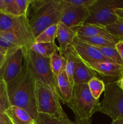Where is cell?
I'll return each instance as SVG.
<instances>
[{
    "mask_svg": "<svg viewBox=\"0 0 123 124\" xmlns=\"http://www.w3.org/2000/svg\"><path fill=\"white\" fill-rule=\"evenodd\" d=\"M7 87L10 105L24 109L35 119L38 114L35 79L25 64L20 75L15 79L7 84Z\"/></svg>",
    "mask_w": 123,
    "mask_h": 124,
    "instance_id": "6da1fadb",
    "label": "cell"
},
{
    "mask_svg": "<svg viewBox=\"0 0 123 124\" xmlns=\"http://www.w3.org/2000/svg\"><path fill=\"white\" fill-rule=\"evenodd\" d=\"M62 0H31L27 18L34 39L51 25L60 21Z\"/></svg>",
    "mask_w": 123,
    "mask_h": 124,
    "instance_id": "7a4b0ae2",
    "label": "cell"
},
{
    "mask_svg": "<svg viewBox=\"0 0 123 124\" xmlns=\"http://www.w3.org/2000/svg\"><path fill=\"white\" fill-rule=\"evenodd\" d=\"M100 101L90 93L88 84H75L69 101L66 104L78 119H90L98 111Z\"/></svg>",
    "mask_w": 123,
    "mask_h": 124,
    "instance_id": "3957f363",
    "label": "cell"
},
{
    "mask_svg": "<svg viewBox=\"0 0 123 124\" xmlns=\"http://www.w3.org/2000/svg\"><path fill=\"white\" fill-rule=\"evenodd\" d=\"M49 61L50 58H45L30 48H25L24 64L25 66L35 80L50 88L58 96L56 80L51 69Z\"/></svg>",
    "mask_w": 123,
    "mask_h": 124,
    "instance_id": "277c9868",
    "label": "cell"
},
{
    "mask_svg": "<svg viewBox=\"0 0 123 124\" xmlns=\"http://www.w3.org/2000/svg\"><path fill=\"white\" fill-rule=\"evenodd\" d=\"M118 8H123V0H96L89 8L90 16L85 23L104 27L110 25L118 18L115 13Z\"/></svg>",
    "mask_w": 123,
    "mask_h": 124,
    "instance_id": "5b68a950",
    "label": "cell"
},
{
    "mask_svg": "<svg viewBox=\"0 0 123 124\" xmlns=\"http://www.w3.org/2000/svg\"><path fill=\"white\" fill-rule=\"evenodd\" d=\"M104 95L99 105V112L113 120L123 118V90L117 81L108 82L105 85Z\"/></svg>",
    "mask_w": 123,
    "mask_h": 124,
    "instance_id": "8992f818",
    "label": "cell"
},
{
    "mask_svg": "<svg viewBox=\"0 0 123 124\" xmlns=\"http://www.w3.org/2000/svg\"><path fill=\"white\" fill-rule=\"evenodd\" d=\"M12 32L22 41L26 48H30L34 42L27 16H12L0 12V32Z\"/></svg>",
    "mask_w": 123,
    "mask_h": 124,
    "instance_id": "52a82bcc",
    "label": "cell"
},
{
    "mask_svg": "<svg viewBox=\"0 0 123 124\" xmlns=\"http://www.w3.org/2000/svg\"><path fill=\"white\" fill-rule=\"evenodd\" d=\"M36 99L38 113L47 114L59 117L65 114L60 99L50 88L41 82L35 80Z\"/></svg>",
    "mask_w": 123,
    "mask_h": 124,
    "instance_id": "ba28073f",
    "label": "cell"
},
{
    "mask_svg": "<svg viewBox=\"0 0 123 124\" xmlns=\"http://www.w3.org/2000/svg\"><path fill=\"white\" fill-rule=\"evenodd\" d=\"M25 59V47H17L8 51L0 68V78L6 84L15 79L22 71Z\"/></svg>",
    "mask_w": 123,
    "mask_h": 124,
    "instance_id": "9c48e42d",
    "label": "cell"
},
{
    "mask_svg": "<svg viewBox=\"0 0 123 124\" xmlns=\"http://www.w3.org/2000/svg\"><path fill=\"white\" fill-rule=\"evenodd\" d=\"M63 6L60 22L71 29L77 27L85 23L90 16L89 8L67 3L62 0Z\"/></svg>",
    "mask_w": 123,
    "mask_h": 124,
    "instance_id": "30bf717a",
    "label": "cell"
},
{
    "mask_svg": "<svg viewBox=\"0 0 123 124\" xmlns=\"http://www.w3.org/2000/svg\"><path fill=\"white\" fill-rule=\"evenodd\" d=\"M72 47L77 55L86 63L112 62L106 58L95 46H93L76 36L72 44Z\"/></svg>",
    "mask_w": 123,
    "mask_h": 124,
    "instance_id": "8fae6325",
    "label": "cell"
},
{
    "mask_svg": "<svg viewBox=\"0 0 123 124\" xmlns=\"http://www.w3.org/2000/svg\"><path fill=\"white\" fill-rule=\"evenodd\" d=\"M86 64L96 75H99L102 77L116 78L118 79L123 75V66L112 62L86 63Z\"/></svg>",
    "mask_w": 123,
    "mask_h": 124,
    "instance_id": "7c38bea8",
    "label": "cell"
},
{
    "mask_svg": "<svg viewBox=\"0 0 123 124\" xmlns=\"http://www.w3.org/2000/svg\"><path fill=\"white\" fill-rule=\"evenodd\" d=\"M72 29H73L77 33V36H87V37L99 36V37H104L106 38L110 39L115 41H120L111 35L107 31L106 27L102 26V25L84 23L82 25Z\"/></svg>",
    "mask_w": 123,
    "mask_h": 124,
    "instance_id": "4fadbf2b",
    "label": "cell"
},
{
    "mask_svg": "<svg viewBox=\"0 0 123 124\" xmlns=\"http://www.w3.org/2000/svg\"><path fill=\"white\" fill-rule=\"evenodd\" d=\"M77 36V33L71 28L59 21L57 23L56 38L59 43V52L60 53L66 52Z\"/></svg>",
    "mask_w": 123,
    "mask_h": 124,
    "instance_id": "5bb4252c",
    "label": "cell"
},
{
    "mask_svg": "<svg viewBox=\"0 0 123 124\" xmlns=\"http://www.w3.org/2000/svg\"><path fill=\"white\" fill-rule=\"evenodd\" d=\"M95 76H97L96 74L77 55L74 72V84H88L92 78Z\"/></svg>",
    "mask_w": 123,
    "mask_h": 124,
    "instance_id": "9a60e30c",
    "label": "cell"
},
{
    "mask_svg": "<svg viewBox=\"0 0 123 124\" xmlns=\"http://www.w3.org/2000/svg\"><path fill=\"white\" fill-rule=\"evenodd\" d=\"M55 80L58 96L62 103L66 104L71 98L72 87L65 70L60 72Z\"/></svg>",
    "mask_w": 123,
    "mask_h": 124,
    "instance_id": "2e32d148",
    "label": "cell"
},
{
    "mask_svg": "<svg viewBox=\"0 0 123 124\" xmlns=\"http://www.w3.org/2000/svg\"><path fill=\"white\" fill-rule=\"evenodd\" d=\"M12 124H30L34 122V119L25 110L11 105L4 111Z\"/></svg>",
    "mask_w": 123,
    "mask_h": 124,
    "instance_id": "e0dca14e",
    "label": "cell"
},
{
    "mask_svg": "<svg viewBox=\"0 0 123 124\" xmlns=\"http://www.w3.org/2000/svg\"><path fill=\"white\" fill-rule=\"evenodd\" d=\"M66 59V65H65V70L66 73L68 77L72 87L74 85V65L75 61L77 54L74 50L72 47V45L68 48L66 52L61 53Z\"/></svg>",
    "mask_w": 123,
    "mask_h": 124,
    "instance_id": "ac0fdd59",
    "label": "cell"
},
{
    "mask_svg": "<svg viewBox=\"0 0 123 124\" xmlns=\"http://www.w3.org/2000/svg\"><path fill=\"white\" fill-rule=\"evenodd\" d=\"M30 49L42 56L50 58L55 52L59 51V47L55 44L54 42L47 43L34 42Z\"/></svg>",
    "mask_w": 123,
    "mask_h": 124,
    "instance_id": "d6986e66",
    "label": "cell"
},
{
    "mask_svg": "<svg viewBox=\"0 0 123 124\" xmlns=\"http://www.w3.org/2000/svg\"><path fill=\"white\" fill-rule=\"evenodd\" d=\"M50 67L55 79L62 70H65L66 59L59 51L55 52L50 58Z\"/></svg>",
    "mask_w": 123,
    "mask_h": 124,
    "instance_id": "ffe728a7",
    "label": "cell"
},
{
    "mask_svg": "<svg viewBox=\"0 0 123 124\" xmlns=\"http://www.w3.org/2000/svg\"><path fill=\"white\" fill-rule=\"evenodd\" d=\"M78 38L89 44L96 47H115L116 44L118 41L104 37H87V36H77Z\"/></svg>",
    "mask_w": 123,
    "mask_h": 124,
    "instance_id": "44dd1931",
    "label": "cell"
},
{
    "mask_svg": "<svg viewBox=\"0 0 123 124\" xmlns=\"http://www.w3.org/2000/svg\"><path fill=\"white\" fill-rule=\"evenodd\" d=\"M57 24L51 25L43 30L35 38L34 42L36 43H47L53 42L56 38Z\"/></svg>",
    "mask_w": 123,
    "mask_h": 124,
    "instance_id": "7402d4cb",
    "label": "cell"
},
{
    "mask_svg": "<svg viewBox=\"0 0 123 124\" xmlns=\"http://www.w3.org/2000/svg\"><path fill=\"white\" fill-rule=\"evenodd\" d=\"M88 85L92 96L95 99L98 100L102 92H104L106 84L102 80L95 76L88 82Z\"/></svg>",
    "mask_w": 123,
    "mask_h": 124,
    "instance_id": "603a6c76",
    "label": "cell"
},
{
    "mask_svg": "<svg viewBox=\"0 0 123 124\" xmlns=\"http://www.w3.org/2000/svg\"><path fill=\"white\" fill-rule=\"evenodd\" d=\"M0 12L12 16H20L16 0H0Z\"/></svg>",
    "mask_w": 123,
    "mask_h": 124,
    "instance_id": "cb8c5ba5",
    "label": "cell"
},
{
    "mask_svg": "<svg viewBox=\"0 0 123 124\" xmlns=\"http://www.w3.org/2000/svg\"><path fill=\"white\" fill-rule=\"evenodd\" d=\"M104 56L109 58L113 62L123 66V61L117 52L115 47H96Z\"/></svg>",
    "mask_w": 123,
    "mask_h": 124,
    "instance_id": "d4e9b609",
    "label": "cell"
},
{
    "mask_svg": "<svg viewBox=\"0 0 123 124\" xmlns=\"http://www.w3.org/2000/svg\"><path fill=\"white\" fill-rule=\"evenodd\" d=\"M107 31L119 40H123V19L118 18L113 24L106 27Z\"/></svg>",
    "mask_w": 123,
    "mask_h": 124,
    "instance_id": "484cf974",
    "label": "cell"
},
{
    "mask_svg": "<svg viewBox=\"0 0 123 124\" xmlns=\"http://www.w3.org/2000/svg\"><path fill=\"white\" fill-rule=\"evenodd\" d=\"M10 106L7 92V84L0 78V108L4 112Z\"/></svg>",
    "mask_w": 123,
    "mask_h": 124,
    "instance_id": "4316f807",
    "label": "cell"
},
{
    "mask_svg": "<svg viewBox=\"0 0 123 124\" xmlns=\"http://www.w3.org/2000/svg\"><path fill=\"white\" fill-rule=\"evenodd\" d=\"M34 122L36 124H60L59 117L43 113L37 114Z\"/></svg>",
    "mask_w": 123,
    "mask_h": 124,
    "instance_id": "83f0119b",
    "label": "cell"
},
{
    "mask_svg": "<svg viewBox=\"0 0 123 124\" xmlns=\"http://www.w3.org/2000/svg\"><path fill=\"white\" fill-rule=\"evenodd\" d=\"M16 1L18 5L19 16H27L31 0H16Z\"/></svg>",
    "mask_w": 123,
    "mask_h": 124,
    "instance_id": "f1b7e54d",
    "label": "cell"
},
{
    "mask_svg": "<svg viewBox=\"0 0 123 124\" xmlns=\"http://www.w3.org/2000/svg\"><path fill=\"white\" fill-rule=\"evenodd\" d=\"M65 1L70 4L85 7L89 8L96 2V0H65Z\"/></svg>",
    "mask_w": 123,
    "mask_h": 124,
    "instance_id": "f546056e",
    "label": "cell"
},
{
    "mask_svg": "<svg viewBox=\"0 0 123 124\" xmlns=\"http://www.w3.org/2000/svg\"><path fill=\"white\" fill-rule=\"evenodd\" d=\"M115 48L123 61V40H120L117 42L115 46Z\"/></svg>",
    "mask_w": 123,
    "mask_h": 124,
    "instance_id": "4dcf8cb0",
    "label": "cell"
},
{
    "mask_svg": "<svg viewBox=\"0 0 123 124\" xmlns=\"http://www.w3.org/2000/svg\"><path fill=\"white\" fill-rule=\"evenodd\" d=\"M59 119L60 121V124H72V122H71L66 113L60 116Z\"/></svg>",
    "mask_w": 123,
    "mask_h": 124,
    "instance_id": "1f68e13d",
    "label": "cell"
},
{
    "mask_svg": "<svg viewBox=\"0 0 123 124\" xmlns=\"http://www.w3.org/2000/svg\"><path fill=\"white\" fill-rule=\"evenodd\" d=\"M72 124H90V119H78L75 117Z\"/></svg>",
    "mask_w": 123,
    "mask_h": 124,
    "instance_id": "d6a6232c",
    "label": "cell"
},
{
    "mask_svg": "<svg viewBox=\"0 0 123 124\" xmlns=\"http://www.w3.org/2000/svg\"><path fill=\"white\" fill-rule=\"evenodd\" d=\"M0 119L3 120L4 121H5V122H7L8 124H12L11 121H10L9 118L8 117V116L6 115V114L1 108H0Z\"/></svg>",
    "mask_w": 123,
    "mask_h": 124,
    "instance_id": "836d02e7",
    "label": "cell"
},
{
    "mask_svg": "<svg viewBox=\"0 0 123 124\" xmlns=\"http://www.w3.org/2000/svg\"><path fill=\"white\" fill-rule=\"evenodd\" d=\"M116 15L119 18L123 19V8H118L115 10Z\"/></svg>",
    "mask_w": 123,
    "mask_h": 124,
    "instance_id": "e575fe53",
    "label": "cell"
},
{
    "mask_svg": "<svg viewBox=\"0 0 123 124\" xmlns=\"http://www.w3.org/2000/svg\"><path fill=\"white\" fill-rule=\"evenodd\" d=\"M110 124H123V118H119L113 120Z\"/></svg>",
    "mask_w": 123,
    "mask_h": 124,
    "instance_id": "d590c367",
    "label": "cell"
},
{
    "mask_svg": "<svg viewBox=\"0 0 123 124\" xmlns=\"http://www.w3.org/2000/svg\"><path fill=\"white\" fill-rule=\"evenodd\" d=\"M116 81L118 84L119 85V86L120 87V88L123 90V75L120 78L118 79Z\"/></svg>",
    "mask_w": 123,
    "mask_h": 124,
    "instance_id": "8d00e7d4",
    "label": "cell"
},
{
    "mask_svg": "<svg viewBox=\"0 0 123 124\" xmlns=\"http://www.w3.org/2000/svg\"><path fill=\"white\" fill-rule=\"evenodd\" d=\"M6 54H7V53H6ZM6 54H1V55H0V68L1 67V66H2V64H3L5 58H6Z\"/></svg>",
    "mask_w": 123,
    "mask_h": 124,
    "instance_id": "74e56055",
    "label": "cell"
},
{
    "mask_svg": "<svg viewBox=\"0 0 123 124\" xmlns=\"http://www.w3.org/2000/svg\"><path fill=\"white\" fill-rule=\"evenodd\" d=\"M6 53H7V52H6V51H4V50L1 49L0 48V55H1V54H5Z\"/></svg>",
    "mask_w": 123,
    "mask_h": 124,
    "instance_id": "f35d334b",
    "label": "cell"
},
{
    "mask_svg": "<svg viewBox=\"0 0 123 124\" xmlns=\"http://www.w3.org/2000/svg\"><path fill=\"white\" fill-rule=\"evenodd\" d=\"M0 124H8L5 122V121H4L3 120H2L0 119Z\"/></svg>",
    "mask_w": 123,
    "mask_h": 124,
    "instance_id": "ab89813d",
    "label": "cell"
},
{
    "mask_svg": "<svg viewBox=\"0 0 123 124\" xmlns=\"http://www.w3.org/2000/svg\"><path fill=\"white\" fill-rule=\"evenodd\" d=\"M35 124V122H34V123H32V124Z\"/></svg>",
    "mask_w": 123,
    "mask_h": 124,
    "instance_id": "60d3db41",
    "label": "cell"
}]
</instances>
